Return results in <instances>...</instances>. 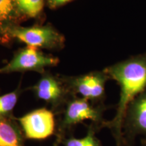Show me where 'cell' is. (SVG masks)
<instances>
[{
	"label": "cell",
	"instance_id": "obj_1",
	"mask_svg": "<svg viewBox=\"0 0 146 146\" xmlns=\"http://www.w3.org/2000/svg\"><path fill=\"white\" fill-rule=\"evenodd\" d=\"M104 71L120 87L116 114L112 120L106 121L104 129L110 131L116 146H124L123 125L126 110L129 104L146 90V54L115 64Z\"/></svg>",
	"mask_w": 146,
	"mask_h": 146
},
{
	"label": "cell",
	"instance_id": "obj_2",
	"mask_svg": "<svg viewBox=\"0 0 146 146\" xmlns=\"http://www.w3.org/2000/svg\"><path fill=\"white\" fill-rule=\"evenodd\" d=\"M106 110L107 107L104 104H94L84 98L72 97L61 113L62 116L56 123V141L72 135L76 126L85 120H90L100 129H104L106 121L104 118V113Z\"/></svg>",
	"mask_w": 146,
	"mask_h": 146
},
{
	"label": "cell",
	"instance_id": "obj_3",
	"mask_svg": "<svg viewBox=\"0 0 146 146\" xmlns=\"http://www.w3.org/2000/svg\"><path fill=\"white\" fill-rule=\"evenodd\" d=\"M12 40L23 42L29 47L48 50L61 48L64 43L62 35L50 25L31 27L13 26L5 33L6 44Z\"/></svg>",
	"mask_w": 146,
	"mask_h": 146
},
{
	"label": "cell",
	"instance_id": "obj_4",
	"mask_svg": "<svg viewBox=\"0 0 146 146\" xmlns=\"http://www.w3.org/2000/svg\"><path fill=\"white\" fill-rule=\"evenodd\" d=\"M109 76L104 71L94 72L63 80L73 96L89 100L94 104H103L106 98L105 86Z\"/></svg>",
	"mask_w": 146,
	"mask_h": 146
},
{
	"label": "cell",
	"instance_id": "obj_5",
	"mask_svg": "<svg viewBox=\"0 0 146 146\" xmlns=\"http://www.w3.org/2000/svg\"><path fill=\"white\" fill-rule=\"evenodd\" d=\"M58 62V58L43 54L39 49L27 46L16 52L13 58L0 68V74L25 71H36L43 74L46 67L56 66Z\"/></svg>",
	"mask_w": 146,
	"mask_h": 146
},
{
	"label": "cell",
	"instance_id": "obj_6",
	"mask_svg": "<svg viewBox=\"0 0 146 146\" xmlns=\"http://www.w3.org/2000/svg\"><path fill=\"white\" fill-rule=\"evenodd\" d=\"M26 139L42 141L55 135V114L46 108L35 109L16 118Z\"/></svg>",
	"mask_w": 146,
	"mask_h": 146
},
{
	"label": "cell",
	"instance_id": "obj_7",
	"mask_svg": "<svg viewBox=\"0 0 146 146\" xmlns=\"http://www.w3.org/2000/svg\"><path fill=\"white\" fill-rule=\"evenodd\" d=\"M37 99L49 104L55 114H61L67 102L73 96L63 80L47 74L42 76L31 88Z\"/></svg>",
	"mask_w": 146,
	"mask_h": 146
},
{
	"label": "cell",
	"instance_id": "obj_8",
	"mask_svg": "<svg viewBox=\"0 0 146 146\" xmlns=\"http://www.w3.org/2000/svg\"><path fill=\"white\" fill-rule=\"evenodd\" d=\"M124 146H134L139 137L146 138V90L128 106L123 125Z\"/></svg>",
	"mask_w": 146,
	"mask_h": 146
},
{
	"label": "cell",
	"instance_id": "obj_9",
	"mask_svg": "<svg viewBox=\"0 0 146 146\" xmlns=\"http://www.w3.org/2000/svg\"><path fill=\"white\" fill-rule=\"evenodd\" d=\"M26 140L15 116L0 117V146H26Z\"/></svg>",
	"mask_w": 146,
	"mask_h": 146
},
{
	"label": "cell",
	"instance_id": "obj_10",
	"mask_svg": "<svg viewBox=\"0 0 146 146\" xmlns=\"http://www.w3.org/2000/svg\"><path fill=\"white\" fill-rule=\"evenodd\" d=\"M23 21L16 10L15 0H0V43L6 44L7 31Z\"/></svg>",
	"mask_w": 146,
	"mask_h": 146
},
{
	"label": "cell",
	"instance_id": "obj_11",
	"mask_svg": "<svg viewBox=\"0 0 146 146\" xmlns=\"http://www.w3.org/2000/svg\"><path fill=\"white\" fill-rule=\"evenodd\" d=\"M101 130L98 126L91 123L87 126L86 135L82 138H76L72 135L63 137L56 141L64 146H103L100 139L96 135Z\"/></svg>",
	"mask_w": 146,
	"mask_h": 146
},
{
	"label": "cell",
	"instance_id": "obj_12",
	"mask_svg": "<svg viewBox=\"0 0 146 146\" xmlns=\"http://www.w3.org/2000/svg\"><path fill=\"white\" fill-rule=\"evenodd\" d=\"M15 3L18 14L25 21L41 15L44 8L45 0H15Z\"/></svg>",
	"mask_w": 146,
	"mask_h": 146
},
{
	"label": "cell",
	"instance_id": "obj_13",
	"mask_svg": "<svg viewBox=\"0 0 146 146\" xmlns=\"http://www.w3.org/2000/svg\"><path fill=\"white\" fill-rule=\"evenodd\" d=\"M22 91L21 87L18 86L12 92L0 96V117H14L13 110Z\"/></svg>",
	"mask_w": 146,
	"mask_h": 146
},
{
	"label": "cell",
	"instance_id": "obj_14",
	"mask_svg": "<svg viewBox=\"0 0 146 146\" xmlns=\"http://www.w3.org/2000/svg\"><path fill=\"white\" fill-rule=\"evenodd\" d=\"M47 6L50 9H56L66 4L72 0H45Z\"/></svg>",
	"mask_w": 146,
	"mask_h": 146
},
{
	"label": "cell",
	"instance_id": "obj_15",
	"mask_svg": "<svg viewBox=\"0 0 146 146\" xmlns=\"http://www.w3.org/2000/svg\"><path fill=\"white\" fill-rule=\"evenodd\" d=\"M139 146H146V138L141 139Z\"/></svg>",
	"mask_w": 146,
	"mask_h": 146
},
{
	"label": "cell",
	"instance_id": "obj_16",
	"mask_svg": "<svg viewBox=\"0 0 146 146\" xmlns=\"http://www.w3.org/2000/svg\"><path fill=\"white\" fill-rule=\"evenodd\" d=\"M59 145H60V144H58L56 141H55L54 144H53V146H59Z\"/></svg>",
	"mask_w": 146,
	"mask_h": 146
}]
</instances>
